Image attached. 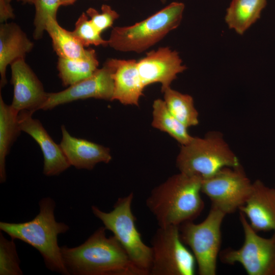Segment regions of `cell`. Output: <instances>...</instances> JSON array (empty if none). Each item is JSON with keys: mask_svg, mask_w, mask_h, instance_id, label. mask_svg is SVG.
<instances>
[{"mask_svg": "<svg viewBox=\"0 0 275 275\" xmlns=\"http://www.w3.org/2000/svg\"><path fill=\"white\" fill-rule=\"evenodd\" d=\"M100 227L80 245L61 246L69 275H149L139 267L114 236Z\"/></svg>", "mask_w": 275, "mask_h": 275, "instance_id": "6da1fadb", "label": "cell"}, {"mask_svg": "<svg viewBox=\"0 0 275 275\" xmlns=\"http://www.w3.org/2000/svg\"><path fill=\"white\" fill-rule=\"evenodd\" d=\"M201 182L200 177L179 172L152 190L146 204L159 227L179 226L200 215L204 208Z\"/></svg>", "mask_w": 275, "mask_h": 275, "instance_id": "7a4b0ae2", "label": "cell"}, {"mask_svg": "<svg viewBox=\"0 0 275 275\" xmlns=\"http://www.w3.org/2000/svg\"><path fill=\"white\" fill-rule=\"evenodd\" d=\"M39 212L32 220L23 223L1 221L0 230L12 239L22 241L36 249L41 255L49 270L69 275L63 262L58 237L67 232L69 227L55 218V201L47 197L39 202Z\"/></svg>", "mask_w": 275, "mask_h": 275, "instance_id": "3957f363", "label": "cell"}, {"mask_svg": "<svg viewBox=\"0 0 275 275\" xmlns=\"http://www.w3.org/2000/svg\"><path fill=\"white\" fill-rule=\"evenodd\" d=\"M184 7L182 3L173 2L132 25L114 27L108 45L120 51H145L179 25Z\"/></svg>", "mask_w": 275, "mask_h": 275, "instance_id": "277c9868", "label": "cell"}, {"mask_svg": "<svg viewBox=\"0 0 275 275\" xmlns=\"http://www.w3.org/2000/svg\"><path fill=\"white\" fill-rule=\"evenodd\" d=\"M176 166L180 172L204 179L223 168L237 167L240 163L223 135L214 132L204 138L193 137L181 145Z\"/></svg>", "mask_w": 275, "mask_h": 275, "instance_id": "5b68a950", "label": "cell"}, {"mask_svg": "<svg viewBox=\"0 0 275 275\" xmlns=\"http://www.w3.org/2000/svg\"><path fill=\"white\" fill-rule=\"evenodd\" d=\"M133 192L119 198L109 212L103 211L97 206L91 207L95 217L111 231L125 249L132 261L149 274L152 263L151 246L146 244L135 226L136 218L131 210Z\"/></svg>", "mask_w": 275, "mask_h": 275, "instance_id": "8992f818", "label": "cell"}, {"mask_svg": "<svg viewBox=\"0 0 275 275\" xmlns=\"http://www.w3.org/2000/svg\"><path fill=\"white\" fill-rule=\"evenodd\" d=\"M226 214L211 206L208 214L202 222L193 221L179 226L183 242L191 250L200 275H215L217 258L221 245V226Z\"/></svg>", "mask_w": 275, "mask_h": 275, "instance_id": "52a82bcc", "label": "cell"}, {"mask_svg": "<svg viewBox=\"0 0 275 275\" xmlns=\"http://www.w3.org/2000/svg\"><path fill=\"white\" fill-rule=\"evenodd\" d=\"M149 275H194L196 261L180 237L179 226L159 227L151 239Z\"/></svg>", "mask_w": 275, "mask_h": 275, "instance_id": "ba28073f", "label": "cell"}, {"mask_svg": "<svg viewBox=\"0 0 275 275\" xmlns=\"http://www.w3.org/2000/svg\"><path fill=\"white\" fill-rule=\"evenodd\" d=\"M239 219L244 233L243 243L238 249L227 248L220 252L221 261L231 265L240 263L249 275H274L275 234L269 238L262 237L241 212Z\"/></svg>", "mask_w": 275, "mask_h": 275, "instance_id": "9c48e42d", "label": "cell"}, {"mask_svg": "<svg viewBox=\"0 0 275 275\" xmlns=\"http://www.w3.org/2000/svg\"><path fill=\"white\" fill-rule=\"evenodd\" d=\"M252 183L240 166L224 167L202 179L201 193L207 196L211 206L226 214L244 205L252 191Z\"/></svg>", "mask_w": 275, "mask_h": 275, "instance_id": "30bf717a", "label": "cell"}, {"mask_svg": "<svg viewBox=\"0 0 275 275\" xmlns=\"http://www.w3.org/2000/svg\"><path fill=\"white\" fill-rule=\"evenodd\" d=\"M113 68L108 60L88 78L56 93H47L41 109L48 110L79 99L94 98L112 101L114 82Z\"/></svg>", "mask_w": 275, "mask_h": 275, "instance_id": "8fae6325", "label": "cell"}, {"mask_svg": "<svg viewBox=\"0 0 275 275\" xmlns=\"http://www.w3.org/2000/svg\"><path fill=\"white\" fill-rule=\"evenodd\" d=\"M10 65L11 83L13 86L12 107L18 113L27 111L33 114L41 109L47 93L41 81L24 59H17Z\"/></svg>", "mask_w": 275, "mask_h": 275, "instance_id": "7c38bea8", "label": "cell"}, {"mask_svg": "<svg viewBox=\"0 0 275 275\" xmlns=\"http://www.w3.org/2000/svg\"><path fill=\"white\" fill-rule=\"evenodd\" d=\"M137 68L144 87L159 82L162 92L170 87L178 74L186 69L178 52L168 47L147 52L146 57L137 62Z\"/></svg>", "mask_w": 275, "mask_h": 275, "instance_id": "4fadbf2b", "label": "cell"}, {"mask_svg": "<svg viewBox=\"0 0 275 275\" xmlns=\"http://www.w3.org/2000/svg\"><path fill=\"white\" fill-rule=\"evenodd\" d=\"M32 115L27 111L19 113L20 129L29 134L40 146L43 155V174L46 176L59 175L71 166L60 145L53 141L40 121L33 118Z\"/></svg>", "mask_w": 275, "mask_h": 275, "instance_id": "5bb4252c", "label": "cell"}, {"mask_svg": "<svg viewBox=\"0 0 275 275\" xmlns=\"http://www.w3.org/2000/svg\"><path fill=\"white\" fill-rule=\"evenodd\" d=\"M239 210L256 232H275V188L256 180L249 198Z\"/></svg>", "mask_w": 275, "mask_h": 275, "instance_id": "9a60e30c", "label": "cell"}, {"mask_svg": "<svg viewBox=\"0 0 275 275\" xmlns=\"http://www.w3.org/2000/svg\"><path fill=\"white\" fill-rule=\"evenodd\" d=\"M60 146L71 166L77 169L92 170L99 163L112 160L109 149L102 145L72 136L64 125Z\"/></svg>", "mask_w": 275, "mask_h": 275, "instance_id": "2e32d148", "label": "cell"}, {"mask_svg": "<svg viewBox=\"0 0 275 275\" xmlns=\"http://www.w3.org/2000/svg\"><path fill=\"white\" fill-rule=\"evenodd\" d=\"M113 68L114 82L112 101L117 100L124 105H139L144 87L134 59H107Z\"/></svg>", "mask_w": 275, "mask_h": 275, "instance_id": "e0dca14e", "label": "cell"}, {"mask_svg": "<svg viewBox=\"0 0 275 275\" xmlns=\"http://www.w3.org/2000/svg\"><path fill=\"white\" fill-rule=\"evenodd\" d=\"M34 43L21 28L14 22H4L0 25V88L7 84V66L15 60L25 58L31 52Z\"/></svg>", "mask_w": 275, "mask_h": 275, "instance_id": "ac0fdd59", "label": "cell"}, {"mask_svg": "<svg viewBox=\"0 0 275 275\" xmlns=\"http://www.w3.org/2000/svg\"><path fill=\"white\" fill-rule=\"evenodd\" d=\"M19 113L7 104L0 94V182L6 181V159L13 144L21 131Z\"/></svg>", "mask_w": 275, "mask_h": 275, "instance_id": "d6986e66", "label": "cell"}, {"mask_svg": "<svg viewBox=\"0 0 275 275\" xmlns=\"http://www.w3.org/2000/svg\"><path fill=\"white\" fill-rule=\"evenodd\" d=\"M45 31L51 39L53 49L59 58L83 60L95 52L93 49H85L71 31L63 28L56 19H48Z\"/></svg>", "mask_w": 275, "mask_h": 275, "instance_id": "ffe728a7", "label": "cell"}, {"mask_svg": "<svg viewBox=\"0 0 275 275\" xmlns=\"http://www.w3.org/2000/svg\"><path fill=\"white\" fill-rule=\"evenodd\" d=\"M267 0H232L227 10L225 21L230 29L242 35L260 18Z\"/></svg>", "mask_w": 275, "mask_h": 275, "instance_id": "44dd1931", "label": "cell"}, {"mask_svg": "<svg viewBox=\"0 0 275 275\" xmlns=\"http://www.w3.org/2000/svg\"><path fill=\"white\" fill-rule=\"evenodd\" d=\"M152 115V126L168 133L181 145L188 143L193 139L187 127L170 113L164 100L157 99L154 101Z\"/></svg>", "mask_w": 275, "mask_h": 275, "instance_id": "7402d4cb", "label": "cell"}, {"mask_svg": "<svg viewBox=\"0 0 275 275\" xmlns=\"http://www.w3.org/2000/svg\"><path fill=\"white\" fill-rule=\"evenodd\" d=\"M98 65L94 52L90 57L83 60L59 58L57 68L63 85L69 87L91 76L98 69Z\"/></svg>", "mask_w": 275, "mask_h": 275, "instance_id": "603a6c76", "label": "cell"}, {"mask_svg": "<svg viewBox=\"0 0 275 275\" xmlns=\"http://www.w3.org/2000/svg\"><path fill=\"white\" fill-rule=\"evenodd\" d=\"M164 101L170 113L186 127L199 124V114L193 97L168 87L163 92Z\"/></svg>", "mask_w": 275, "mask_h": 275, "instance_id": "cb8c5ba5", "label": "cell"}, {"mask_svg": "<svg viewBox=\"0 0 275 275\" xmlns=\"http://www.w3.org/2000/svg\"><path fill=\"white\" fill-rule=\"evenodd\" d=\"M14 239L9 240L0 233V275H22Z\"/></svg>", "mask_w": 275, "mask_h": 275, "instance_id": "d4e9b609", "label": "cell"}, {"mask_svg": "<svg viewBox=\"0 0 275 275\" xmlns=\"http://www.w3.org/2000/svg\"><path fill=\"white\" fill-rule=\"evenodd\" d=\"M33 4L35 7L33 37L39 40L46 30L48 19L57 20V11L62 3L61 0H35Z\"/></svg>", "mask_w": 275, "mask_h": 275, "instance_id": "484cf974", "label": "cell"}, {"mask_svg": "<svg viewBox=\"0 0 275 275\" xmlns=\"http://www.w3.org/2000/svg\"><path fill=\"white\" fill-rule=\"evenodd\" d=\"M72 35L84 46L90 45L107 46V40L101 36L86 13H82L75 22V28L71 31Z\"/></svg>", "mask_w": 275, "mask_h": 275, "instance_id": "4316f807", "label": "cell"}, {"mask_svg": "<svg viewBox=\"0 0 275 275\" xmlns=\"http://www.w3.org/2000/svg\"><path fill=\"white\" fill-rule=\"evenodd\" d=\"M101 9V13L93 8H89L86 11L91 22L100 33L111 27L119 17V14L109 5H102Z\"/></svg>", "mask_w": 275, "mask_h": 275, "instance_id": "83f0119b", "label": "cell"}, {"mask_svg": "<svg viewBox=\"0 0 275 275\" xmlns=\"http://www.w3.org/2000/svg\"><path fill=\"white\" fill-rule=\"evenodd\" d=\"M76 0H61L62 5L67 6L73 4Z\"/></svg>", "mask_w": 275, "mask_h": 275, "instance_id": "f1b7e54d", "label": "cell"}, {"mask_svg": "<svg viewBox=\"0 0 275 275\" xmlns=\"http://www.w3.org/2000/svg\"><path fill=\"white\" fill-rule=\"evenodd\" d=\"M4 1L6 4L10 5V2H11L12 0H4ZM18 1H22V2L24 3H29V4H34L35 0H18Z\"/></svg>", "mask_w": 275, "mask_h": 275, "instance_id": "f546056e", "label": "cell"}, {"mask_svg": "<svg viewBox=\"0 0 275 275\" xmlns=\"http://www.w3.org/2000/svg\"><path fill=\"white\" fill-rule=\"evenodd\" d=\"M162 3H164L166 2V0H160Z\"/></svg>", "mask_w": 275, "mask_h": 275, "instance_id": "4dcf8cb0", "label": "cell"}, {"mask_svg": "<svg viewBox=\"0 0 275 275\" xmlns=\"http://www.w3.org/2000/svg\"><path fill=\"white\" fill-rule=\"evenodd\" d=\"M274 275H275V274H274Z\"/></svg>", "mask_w": 275, "mask_h": 275, "instance_id": "1f68e13d", "label": "cell"}]
</instances>
